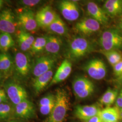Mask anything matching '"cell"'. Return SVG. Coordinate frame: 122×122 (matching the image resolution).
Here are the masks:
<instances>
[{
  "label": "cell",
  "instance_id": "26",
  "mask_svg": "<svg viewBox=\"0 0 122 122\" xmlns=\"http://www.w3.org/2000/svg\"><path fill=\"white\" fill-rule=\"evenodd\" d=\"M100 52L105 56L109 63L112 66L118 62L122 61V53L119 50L105 51L101 49Z\"/></svg>",
  "mask_w": 122,
  "mask_h": 122
},
{
  "label": "cell",
  "instance_id": "8",
  "mask_svg": "<svg viewBox=\"0 0 122 122\" xmlns=\"http://www.w3.org/2000/svg\"><path fill=\"white\" fill-rule=\"evenodd\" d=\"M56 62V59L53 56H43L38 58L32 71L33 76L35 78L52 70Z\"/></svg>",
  "mask_w": 122,
  "mask_h": 122
},
{
  "label": "cell",
  "instance_id": "30",
  "mask_svg": "<svg viewBox=\"0 0 122 122\" xmlns=\"http://www.w3.org/2000/svg\"><path fill=\"white\" fill-rule=\"evenodd\" d=\"M55 101V95L52 94H49L46 96H44L39 101V107L48 106L54 104Z\"/></svg>",
  "mask_w": 122,
  "mask_h": 122
},
{
  "label": "cell",
  "instance_id": "22",
  "mask_svg": "<svg viewBox=\"0 0 122 122\" xmlns=\"http://www.w3.org/2000/svg\"><path fill=\"white\" fill-rule=\"evenodd\" d=\"M46 28L49 32L59 36H65L68 32L66 25L58 15L55 20Z\"/></svg>",
  "mask_w": 122,
  "mask_h": 122
},
{
  "label": "cell",
  "instance_id": "31",
  "mask_svg": "<svg viewBox=\"0 0 122 122\" xmlns=\"http://www.w3.org/2000/svg\"><path fill=\"white\" fill-rule=\"evenodd\" d=\"M39 0H22L18 1V3L23 6L27 7H33L41 2Z\"/></svg>",
  "mask_w": 122,
  "mask_h": 122
},
{
  "label": "cell",
  "instance_id": "17",
  "mask_svg": "<svg viewBox=\"0 0 122 122\" xmlns=\"http://www.w3.org/2000/svg\"><path fill=\"white\" fill-rule=\"evenodd\" d=\"M71 71L72 64L71 61L67 59H64L53 75L49 86H51L64 81L70 76Z\"/></svg>",
  "mask_w": 122,
  "mask_h": 122
},
{
  "label": "cell",
  "instance_id": "33",
  "mask_svg": "<svg viewBox=\"0 0 122 122\" xmlns=\"http://www.w3.org/2000/svg\"><path fill=\"white\" fill-rule=\"evenodd\" d=\"M115 107L119 109L122 108V91L120 89L118 92V96L115 102Z\"/></svg>",
  "mask_w": 122,
  "mask_h": 122
},
{
  "label": "cell",
  "instance_id": "12",
  "mask_svg": "<svg viewBox=\"0 0 122 122\" xmlns=\"http://www.w3.org/2000/svg\"><path fill=\"white\" fill-rule=\"evenodd\" d=\"M57 15L52 7L46 6L37 12L35 18L39 27L46 28L55 20Z\"/></svg>",
  "mask_w": 122,
  "mask_h": 122
},
{
  "label": "cell",
  "instance_id": "14",
  "mask_svg": "<svg viewBox=\"0 0 122 122\" xmlns=\"http://www.w3.org/2000/svg\"><path fill=\"white\" fill-rule=\"evenodd\" d=\"M87 13L90 17L95 20L100 25H105L109 23V18L103 8L95 2L90 1L86 5Z\"/></svg>",
  "mask_w": 122,
  "mask_h": 122
},
{
  "label": "cell",
  "instance_id": "34",
  "mask_svg": "<svg viewBox=\"0 0 122 122\" xmlns=\"http://www.w3.org/2000/svg\"><path fill=\"white\" fill-rule=\"evenodd\" d=\"M114 83L118 88L122 87V74L120 76L116 77L114 80Z\"/></svg>",
  "mask_w": 122,
  "mask_h": 122
},
{
  "label": "cell",
  "instance_id": "10",
  "mask_svg": "<svg viewBox=\"0 0 122 122\" xmlns=\"http://www.w3.org/2000/svg\"><path fill=\"white\" fill-rule=\"evenodd\" d=\"M18 20L19 25L26 32H35L39 27L35 15L30 10H25L20 12L18 15Z\"/></svg>",
  "mask_w": 122,
  "mask_h": 122
},
{
  "label": "cell",
  "instance_id": "41",
  "mask_svg": "<svg viewBox=\"0 0 122 122\" xmlns=\"http://www.w3.org/2000/svg\"><path fill=\"white\" fill-rule=\"evenodd\" d=\"M121 89V90L122 91V88H121V89Z\"/></svg>",
  "mask_w": 122,
  "mask_h": 122
},
{
  "label": "cell",
  "instance_id": "32",
  "mask_svg": "<svg viewBox=\"0 0 122 122\" xmlns=\"http://www.w3.org/2000/svg\"><path fill=\"white\" fill-rule=\"evenodd\" d=\"M113 73L117 77L122 74V61L118 62L117 64L113 66Z\"/></svg>",
  "mask_w": 122,
  "mask_h": 122
},
{
  "label": "cell",
  "instance_id": "36",
  "mask_svg": "<svg viewBox=\"0 0 122 122\" xmlns=\"http://www.w3.org/2000/svg\"><path fill=\"white\" fill-rule=\"evenodd\" d=\"M118 22V29L122 33V15Z\"/></svg>",
  "mask_w": 122,
  "mask_h": 122
},
{
  "label": "cell",
  "instance_id": "15",
  "mask_svg": "<svg viewBox=\"0 0 122 122\" xmlns=\"http://www.w3.org/2000/svg\"><path fill=\"white\" fill-rule=\"evenodd\" d=\"M15 69L20 76L25 77L31 70L30 61L27 54L17 52L15 55Z\"/></svg>",
  "mask_w": 122,
  "mask_h": 122
},
{
  "label": "cell",
  "instance_id": "20",
  "mask_svg": "<svg viewBox=\"0 0 122 122\" xmlns=\"http://www.w3.org/2000/svg\"><path fill=\"white\" fill-rule=\"evenodd\" d=\"M62 45L61 39L55 35L48 36L44 51L49 56L53 57L57 55L60 52Z\"/></svg>",
  "mask_w": 122,
  "mask_h": 122
},
{
  "label": "cell",
  "instance_id": "38",
  "mask_svg": "<svg viewBox=\"0 0 122 122\" xmlns=\"http://www.w3.org/2000/svg\"><path fill=\"white\" fill-rule=\"evenodd\" d=\"M3 3H4V1L2 0H0V9L1 8L3 4Z\"/></svg>",
  "mask_w": 122,
  "mask_h": 122
},
{
  "label": "cell",
  "instance_id": "4",
  "mask_svg": "<svg viewBox=\"0 0 122 122\" xmlns=\"http://www.w3.org/2000/svg\"><path fill=\"white\" fill-rule=\"evenodd\" d=\"M72 86L75 96L81 100L92 96L95 90L94 83L84 76H76L72 81Z\"/></svg>",
  "mask_w": 122,
  "mask_h": 122
},
{
  "label": "cell",
  "instance_id": "35",
  "mask_svg": "<svg viewBox=\"0 0 122 122\" xmlns=\"http://www.w3.org/2000/svg\"><path fill=\"white\" fill-rule=\"evenodd\" d=\"M8 99L6 94L4 95H0V104L8 103Z\"/></svg>",
  "mask_w": 122,
  "mask_h": 122
},
{
  "label": "cell",
  "instance_id": "37",
  "mask_svg": "<svg viewBox=\"0 0 122 122\" xmlns=\"http://www.w3.org/2000/svg\"><path fill=\"white\" fill-rule=\"evenodd\" d=\"M119 117L120 119H122V110L119 109Z\"/></svg>",
  "mask_w": 122,
  "mask_h": 122
},
{
  "label": "cell",
  "instance_id": "16",
  "mask_svg": "<svg viewBox=\"0 0 122 122\" xmlns=\"http://www.w3.org/2000/svg\"><path fill=\"white\" fill-rule=\"evenodd\" d=\"M35 107L33 103L28 99L15 105V112L18 118L28 119L33 118L35 114Z\"/></svg>",
  "mask_w": 122,
  "mask_h": 122
},
{
  "label": "cell",
  "instance_id": "21",
  "mask_svg": "<svg viewBox=\"0 0 122 122\" xmlns=\"http://www.w3.org/2000/svg\"><path fill=\"white\" fill-rule=\"evenodd\" d=\"M99 115L102 122H118L120 120L119 109L115 106L102 109Z\"/></svg>",
  "mask_w": 122,
  "mask_h": 122
},
{
  "label": "cell",
  "instance_id": "24",
  "mask_svg": "<svg viewBox=\"0 0 122 122\" xmlns=\"http://www.w3.org/2000/svg\"><path fill=\"white\" fill-rule=\"evenodd\" d=\"M118 92L117 89L108 88L100 97L99 100L100 103L106 107H110L115 102Z\"/></svg>",
  "mask_w": 122,
  "mask_h": 122
},
{
  "label": "cell",
  "instance_id": "40",
  "mask_svg": "<svg viewBox=\"0 0 122 122\" xmlns=\"http://www.w3.org/2000/svg\"><path fill=\"white\" fill-rule=\"evenodd\" d=\"M16 122V121H13V120H12V121H9V122Z\"/></svg>",
  "mask_w": 122,
  "mask_h": 122
},
{
  "label": "cell",
  "instance_id": "29",
  "mask_svg": "<svg viewBox=\"0 0 122 122\" xmlns=\"http://www.w3.org/2000/svg\"><path fill=\"white\" fill-rule=\"evenodd\" d=\"M13 111V108L8 103L0 104V120L9 118L12 114Z\"/></svg>",
  "mask_w": 122,
  "mask_h": 122
},
{
  "label": "cell",
  "instance_id": "5",
  "mask_svg": "<svg viewBox=\"0 0 122 122\" xmlns=\"http://www.w3.org/2000/svg\"><path fill=\"white\" fill-rule=\"evenodd\" d=\"M82 68L90 77L96 80L103 79L107 73V66L99 58H94L88 61Z\"/></svg>",
  "mask_w": 122,
  "mask_h": 122
},
{
  "label": "cell",
  "instance_id": "28",
  "mask_svg": "<svg viewBox=\"0 0 122 122\" xmlns=\"http://www.w3.org/2000/svg\"><path fill=\"white\" fill-rule=\"evenodd\" d=\"M48 37V36H44L36 38L30 49L32 52L37 54L44 51L47 42Z\"/></svg>",
  "mask_w": 122,
  "mask_h": 122
},
{
  "label": "cell",
  "instance_id": "13",
  "mask_svg": "<svg viewBox=\"0 0 122 122\" xmlns=\"http://www.w3.org/2000/svg\"><path fill=\"white\" fill-rule=\"evenodd\" d=\"M101 109L97 105H78L76 107L75 113L77 118L83 122L98 115Z\"/></svg>",
  "mask_w": 122,
  "mask_h": 122
},
{
  "label": "cell",
  "instance_id": "1",
  "mask_svg": "<svg viewBox=\"0 0 122 122\" xmlns=\"http://www.w3.org/2000/svg\"><path fill=\"white\" fill-rule=\"evenodd\" d=\"M94 45L82 36H76L70 40L66 52L69 61H76L94 51Z\"/></svg>",
  "mask_w": 122,
  "mask_h": 122
},
{
  "label": "cell",
  "instance_id": "11",
  "mask_svg": "<svg viewBox=\"0 0 122 122\" xmlns=\"http://www.w3.org/2000/svg\"><path fill=\"white\" fill-rule=\"evenodd\" d=\"M16 30V23L14 14L9 9L0 12V31L10 34H14Z\"/></svg>",
  "mask_w": 122,
  "mask_h": 122
},
{
  "label": "cell",
  "instance_id": "9",
  "mask_svg": "<svg viewBox=\"0 0 122 122\" xmlns=\"http://www.w3.org/2000/svg\"><path fill=\"white\" fill-rule=\"evenodd\" d=\"M74 28L79 34L88 36L100 30V24L90 17L84 18L75 24Z\"/></svg>",
  "mask_w": 122,
  "mask_h": 122
},
{
  "label": "cell",
  "instance_id": "7",
  "mask_svg": "<svg viewBox=\"0 0 122 122\" xmlns=\"http://www.w3.org/2000/svg\"><path fill=\"white\" fill-rule=\"evenodd\" d=\"M58 6L62 16L67 21H76L80 16V9L76 1L61 0L59 2Z\"/></svg>",
  "mask_w": 122,
  "mask_h": 122
},
{
  "label": "cell",
  "instance_id": "42",
  "mask_svg": "<svg viewBox=\"0 0 122 122\" xmlns=\"http://www.w3.org/2000/svg\"><path fill=\"white\" fill-rule=\"evenodd\" d=\"M121 109V110H122V109Z\"/></svg>",
  "mask_w": 122,
  "mask_h": 122
},
{
  "label": "cell",
  "instance_id": "39",
  "mask_svg": "<svg viewBox=\"0 0 122 122\" xmlns=\"http://www.w3.org/2000/svg\"><path fill=\"white\" fill-rule=\"evenodd\" d=\"M1 77H2V73H1V72L0 71V80L1 79Z\"/></svg>",
  "mask_w": 122,
  "mask_h": 122
},
{
  "label": "cell",
  "instance_id": "19",
  "mask_svg": "<svg viewBox=\"0 0 122 122\" xmlns=\"http://www.w3.org/2000/svg\"><path fill=\"white\" fill-rule=\"evenodd\" d=\"M103 9L108 16L114 17L122 15V0H107Z\"/></svg>",
  "mask_w": 122,
  "mask_h": 122
},
{
  "label": "cell",
  "instance_id": "6",
  "mask_svg": "<svg viewBox=\"0 0 122 122\" xmlns=\"http://www.w3.org/2000/svg\"><path fill=\"white\" fill-rule=\"evenodd\" d=\"M5 90L10 100L15 105L27 99L28 94L21 85L13 81H10L4 85Z\"/></svg>",
  "mask_w": 122,
  "mask_h": 122
},
{
  "label": "cell",
  "instance_id": "3",
  "mask_svg": "<svg viewBox=\"0 0 122 122\" xmlns=\"http://www.w3.org/2000/svg\"><path fill=\"white\" fill-rule=\"evenodd\" d=\"M98 43L102 50H119L122 48V33L118 29L106 30L100 35Z\"/></svg>",
  "mask_w": 122,
  "mask_h": 122
},
{
  "label": "cell",
  "instance_id": "2",
  "mask_svg": "<svg viewBox=\"0 0 122 122\" xmlns=\"http://www.w3.org/2000/svg\"><path fill=\"white\" fill-rule=\"evenodd\" d=\"M55 105L44 122H64L69 109L70 99L67 93L62 89H57Z\"/></svg>",
  "mask_w": 122,
  "mask_h": 122
},
{
  "label": "cell",
  "instance_id": "23",
  "mask_svg": "<svg viewBox=\"0 0 122 122\" xmlns=\"http://www.w3.org/2000/svg\"><path fill=\"white\" fill-rule=\"evenodd\" d=\"M35 39V37L30 33L25 31H21L18 36L20 48L24 52L30 50Z\"/></svg>",
  "mask_w": 122,
  "mask_h": 122
},
{
  "label": "cell",
  "instance_id": "25",
  "mask_svg": "<svg viewBox=\"0 0 122 122\" xmlns=\"http://www.w3.org/2000/svg\"><path fill=\"white\" fill-rule=\"evenodd\" d=\"M13 61L11 57L5 52L0 53V71L5 76L10 74L13 68Z\"/></svg>",
  "mask_w": 122,
  "mask_h": 122
},
{
  "label": "cell",
  "instance_id": "18",
  "mask_svg": "<svg viewBox=\"0 0 122 122\" xmlns=\"http://www.w3.org/2000/svg\"><path fill=\"white\" fill-rule=\"evenodd\" d=\"M53 76V69L46 73L35 77L33 82V87L36 94H38L42 92L49 85Z\"/></svg>",
  "mask_w": 122,
  "mask_h": 122
},
{
  "label": "cell",
  "instance_id": "27",
  "mask_svg": "<svg viewBox=\"0 0 122 122\" xmlns=\"http://www.w3.org/2000/svg\"><path fill=\"white\" fill-rule=\"evenodd\" d=\"M14 45L15 42L10 34L6 33L0 34V50L2 52H6Z\"/></svg>",
  "mask_w": 122,
  "mask_h": 122
}]
</instances>
